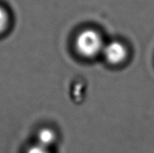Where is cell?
<instances>
[{
	"label": "cell",
	"instance_id": "3",
	"mask_svg": "<svg viewBox=\"0 0 154 153\" xmlns=\"http://www.w3.org/2000/svg\"><path fill=\"white\" fill-rule=\"evenodd\" d=\"M56 140V135L54 133V132L51 129L48 128H44L42 129L37 135V141H38V144L49 149L50 146H51Z\"/></svg>",
	"mask_w": 154,
	"mask_h": 153
},
{
	"label": "cell",
	"instance_id": "1",
	"mask_svg": "<svg viewBox=\"0 0 154 153\" xmlns=\"http://www.w3.org/2000/svg\"><path fill=\"white\" fill-rule=\"evenodd\" d=\"M76 46L82 56L92 58L103 50L104 43L100 34L93 30H86L78 36Z\"/></svg>",
	"mask_w": 154,
	"mask_h": 153
},
{
	"label": "cell",
	"instance_id": "4",
	"mask_svg": "<svg viewBox=\"0 0 154 153\" xmlns=\"http://www.w3.org/2000/svg\"><path fill=\"white\" fill-rule=\"evenodd\" d=\"M7 22H8L7 14H6L5 10L0 6V32L5 29V27L7 25Z\"/></svg>",
	"mask_w": 154,
	"mask_h": 153
},
{
	"label": "cell",
	"instance_id": "2",
	"mask_svg": "<svg viewBox=\"0 0 154 153\" xmlns=\"http://www.w3.org/2000/svg\"><path fill=\"white\" fill-rule=\"evenodd\" d=\"M106 60L112 64H119L127 57L126 48L119 41H111L103 48Z\"/></svg>",
	"mask_w": 154,
	"mask_h": 153
},
{
	"label": "cell",
	"instance_id": "5",
	"mask_svg": "<svg viewBox=\"0 0 154 153\" xmlns=\"http://www.w3.org/2000/svg\"><path fill=\"white\" fill-rule=\"evenodd\" d=\"M26 153H51L49 151V149L47 148H44L39 144L37 145H34V146H32Z\"/></svg>",
	"mask_w": 154,
	"mask_h": 153
}]
</instances>
